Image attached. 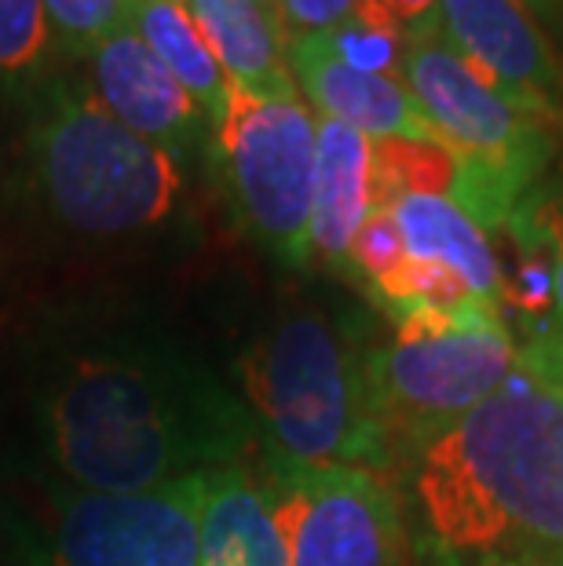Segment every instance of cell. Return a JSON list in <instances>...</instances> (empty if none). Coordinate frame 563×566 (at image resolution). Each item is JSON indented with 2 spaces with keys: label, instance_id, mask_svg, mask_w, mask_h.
I'll return each instance as SVG.
<instances>
[{
  "label": "cell",
  "instance_id": "obj_14",
  "mask_svg": "<svg viewBox=\"0 0 563 566\" xmlns=\"http://www.w3.org/2000/svg\"><path fill=\"white\" fill-rule=\"evenodd\" d=\"M234 88L296 99L274 0H184Z\"/></svg>",
  "mask_w": 563,
  "mask_h": 566
},
{
  "label": "cell",
  "instance_id": "obj_24",
  "mask_svg": "<svg viewBox=\"0 0 563 566\" xmlns=\"http://www.w3.org/2000/svg\"><path fill=\"white\" fill-rule=\"evenodd\" d=\"M388 15L399 22L403 33H421V30H436V15H439V0H377Z\"/></svg>",
  "mask_w": 563,
  "mask_h": 566
},
{
  "label": "cell",
  "instance_id": "obj_2",
  "mask_svg": "<svg viewBox=\"0 0 563 566\" xmlns=\"http://www.w3.org/2000/svg\"><path fill=\"white\" fill-rule=\"evenodd\" d=\"M48 439L77 490L147 493L238 464L249 417L206 373L154 355L81 358L48 402Z\"/></svg>",
  "mask_w": 563,
  "mask_h": 566
},
{
  "label": "cell",
  "instance_id": "obj_18",
  "mask_svg": "<svg viewBox=\"0 0 563 566\" xmlns=\"http://www.w3.org/2000/svg\"><path fill=\"white\" fill-rule=\"evenodd\" d=\"M319 38L326 41L330 52L347 66L369 70V74L399 77L406 33L377 0H358V8L341 22V27L319 33Z\"/></svg>",
  "mask_w": 563,
  "mask_h": 566
},
{
  "label": "cell",
  "instance_id": "obj_20",
  "mask_svg": "<svg viewBox=\"0 0 563 566\" xmlns=\"http://www.w3.org/2000/svg\"><path fill=\"white\" fill-rule=\"evenodd\" d=\"M509 227L523 245H534V252L542 256L549 274V300H553L556 315H563V190L526 205L520 201Z\"/></svg>",
  "mask_w": 563,
  "mask_h": 566
},
{
  "label": "cell",
  "instance_id": "obj_9",
  "mask_svg": "<svg viewBox=\"0 0 563 566\" xmlns=\"http://www.w3.org/2000/svg\"><path fill=\"white\" fill-rule=\"evenodd\" d=\"M206 475L147 493H70L48 566H201Z\"/></svg>",
  "mask_w": 563,
  "mask_h": 566
},
{
  "label": "cell",
  "instance_id": "obj_8",
  "mask_svg": "<svg viewBox=\"0 0 563 566\" xmlns=\"http://www.w3.org/2000/svg\"><path fill=\"white\" fill-rule=\"evenodd\" d=\"M268 490L290 566H410L403 509L385 475L271 461Z\"/></svg>",
  "mask_w": 563,
  "mask_h": 566
},
{
  "label": "cell",
  "instance_id": "obj_15",
  "mask_svg": "<svg viewBox=\"0 0 563 566\" xmlns=\"http://www.w3.org/2000/svg\"><path fill=\"white\" fill-rule=\"evenodd\" d=\"M369 158L374 143L363 132L319 117L315 205H311V256L352 271V245L369 216Z\"/></svg>",
  "mask_w": 563,
  "mask_h": 566
},
{
  "label": "cell",
  "instance_id": "obj_5",
  "mask_svg": "<svg viewBox=\"0 0 563 566\" xmlns=\"http://www.w3.org/2000/svg\"><path fill=\"white\" fill-rule=\"evenodd\" d=\"M33 165L48 205L81 234H132L176 209L184 176L158 143L125 128L95 92L48 95L33 132Z\"/></svg>",
  "mask_w": 563,
  "mask_h": 566
},
{
  "label": "cell",
  "instance_id": "obj_4",
  "mask_svg": "<svg viewBox=\"0 0 563 566\" xmlns=\"http://www.w3.org/2000/svg\"><path fill=\"white\" fill-rule=\"evenodd\" d=\"M392 318L395 333L366 352L369 399L392 461H417L520 369V347L501 311L483 300L403 307Z\"/></svg>",
  "mask_w": 563,
  "mask_h": 566
},
{
  "label": "cell",
  "instance_id": "obj_19",
  "mask_svg": "<svg viewBox=\"0 0 563 566\" xmlns=\"http://www.w3.org/2000/svg\"><path fill=\"white\" fill-rule=\"evenodd\" d=\"M55 44L74 55H92L106 38L128 27V0H41Z\"/></svg>",
  "mask_w": 563,
  "mask_h": 566
},
{
  "label": "cell",
  "instance_id": "obj_3",
  "mask_svg": "<svg viewBox=\"0 0 563 566\" xmlns=\"http://www.w3.org/2000/svg\"><path fill=\"white\" fill-rule=\"evenodd\" d=\"M366 352L326 311H290L246 355L249 402L268 428L271 461L344 464L385 475L395 464L369 399Z\"/></svg>",
  "mask_w": 563,
  "mask_h": 566
},
{
  "label": "cell",
  "instance_id": "obj_11",
  "mask_svg": "<svg viewBox=\"0 0 563 566\" xmlns=\"http://www.w3.org/2000/svg\"><path fill=\"white\" fill-rule=\"evenodd\" d=\"M95 99L136 136L158 143L176 161L190 158L206 136V114L184 92L158 55L132 27L117 30L92 52Z\"/></svg>",
  "mask_w": 563,
  "mask_h": 566
},
{
  "label": "cell",
  "instance_id": "obj_1",
  "mask_svg": "<svg viewBox=\"0 0 563 566\" xmlns=\"http://www.w3.org/2000/svg\"><path fill=\"white\" fill-rule=\"evenodd\" d=\"M447 566H563V399L520 369L414 461Z\"/></svg>",
  "mask_w": 563,
  "mask_h": 566
},
{
  "label": "cell",
  "instance_id": "obj_23",
  "mask_svg": "<svg viewBox=\"0 0 563 566\" xmlns=\"http://www.w3.org/2000/svg\"><path fill=\"white\" fill-rule=\"evenodd\" d=\"M355 8L358 0H274L285 44L341 27Z\"/></svg>",
  "mask_w": 563,
  "mask_h": 566
},
{
  "label": "cell",
  "instance_id": "obj_17",
  "mask_svg": "<svg viewBox=\"0 0 563 566\" xmlns=\"http://www.w3.org/2000/svg\"><path fill=\"white\" fill-rule=\"evenodd\" d=\"M128 27L139 33L143 44L161 59L165 70L184 84V92L206 114V122L217 128L227 99H231V81L184 0H128Z\"/></svg>",
  "mask_w": 563,
  "mask_h": 566
},
{
  "label": "cell",
  "instance_id": "obj_10",
  "mask_svg": "<svg viewBox=\"0 0 563 566\" xmlns=\"http://www.w3.org/2000/svg\"><path fill=\"white\" fill-rule=\"evenodd\" d=\"M436 30L505 103L545 125L560 122V59L542 22L520 0H439Z\"/></svg>",
  "mask_w": 563,
  "mask_h": 566
},
{
  "label": "cell",
  "instance_id": "obj_22",
  "mask_svg": "<svg viewBox=\"0 0 563 566\" xmlns=\"http://www.w3.org/2000/svg\"><path fill=\"white\" fill-rule=\"evenodd\" d=\"M523 369L545 384L549 391H556L563 399V315H549L531 325V336L520 347Z\"/></svg>",
  "mask_w": 563,
  "mask_h": 566
},
{
  "label": "cell",
  "instance_id": "obj_12",
  "mask_svg": "<svg viewBox=\"0 0 563 566\" xmlns=\"http://www.w3.org/2000/svg\"><path fill=\"white\" fill-rule=\"evenodd\" d=\"M290 74L304 92L311 114L330 117L369 139H428L439 143L432 125L417 111L403 77L369 74L341 63L319 33L285 44Z\"/></svg>",
  "mask_w": 563,
  "mask_h": 566
},
{
  "label": "cell",
  "instance_id": "obj_13",
  "mask_svg": "<svg viewBox=\"0 0 563 566\" xmlns=\"http://www.w3.org/2000/svg\"><path fill=\"white\" fill-rule=\"evenodd\" d=\"M399 234L406 260L436 268L458 279L472 296L487 300L501 311L505 279H501L498 256L487 242V231L469 220L447 195L436 190H406L380 205Z\"/></svg>",
  "mask_w": 563,
  "mask_h": 566
},
{
  "label": "cell",
  "instance_id": "obj_16",
  "mask_svg": "<svg viewBox=\"0 0 563 566\" xmlns=\"http://www.w3.org/2000/svg\"><path fill=\"white\" fill-rule=\"evenodd\" d=\"M201 566H290L271 490L242 464L212 468L206 475Z\"/></svg>",
  "mask_w": 563,
  "mask_h": 566
},
{
  "label": "cell",
  "instance_id": "obj_25",
  "mask_svg": "<svg viewBox=\"0 0 563 566\" xmlns=\"http://www.w3.org/2000/svg\"><path fill=\"white\" fill-rule=\"evenodd\" d=\"M520 4L531 11L542 27L563 33V0H520Z\"/></svg>",
  "mask_w": 563,
  "mask_h": 566
},
{
  "label": "cell",
  "instance_id": "obj_7",
  "mask_svg": "<svg viewBox=\"0 0 563 566\" xmlns=\"http://www.w3.org/2000/svg\"><path fill=\"white\" fill-rule=\"evenodd\" d=\"M212 132L238 220L282 263L304 268L311 260L319 117L301 95L274 99L231 84V99Z\"/></svg>",
  "mask_w": 563,
  "mask_h": 566
},
{
  "label": "cell",
  "instance_id": "obj_21",
  "mask_svg": "<svg viewBox=\"0 0 563 566\" xmlns=\"http://www.w3.org/2000/svg\"><path fill=\"white\" fill-rule=\"evenodd\" d=\"M52 33L41 0H0V74H27L44 59Z\"/></svg>",
  "mask_w": 563,
  "mask_h": 566
},
{
  "label": "cell",
  "instance_id": "obj_6",
  "mask_svg": "<svg viewBox=\"0 0 563 566\" xmlns=\"http://www.w3.org/2000/svg\"><path fill=\"white\" fill-rule=\"evenodd\" d=\"M403 84L458 158L450 201L479 227H505L553 158V132L479 81L439 30L406 33Z\"/></svg>",
  "mask_w": 563,
  "mask_h": 566
}]
</instances>
